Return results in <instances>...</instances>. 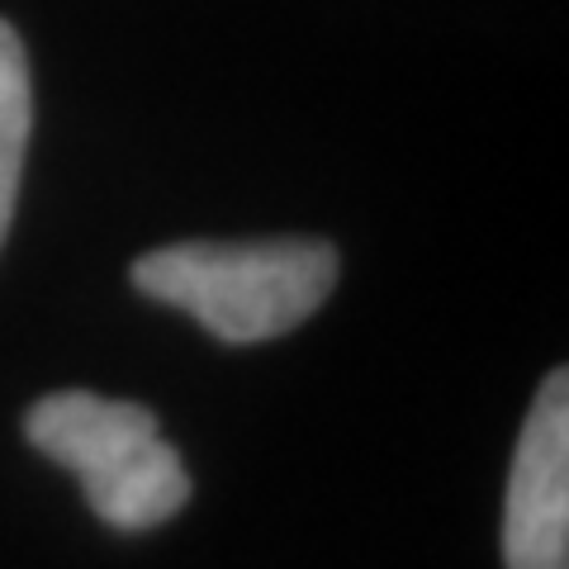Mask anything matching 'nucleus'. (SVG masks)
<instances>
[{"instance_id": "obj_1", "label": "nucleus", "mask_w": 569, "mask_h": 569, "mask_svg": "<svg viewBox=\"0 0 569 569\" xmlns=\"http://www.w3.org/2000/svg\"><path fill=\"white\" fill-rule=\"evenodd\" d=\"M133 284L157 305L190 313L228 347L271 342L323 309L337 284L328 242H176L133 261Z\"/></svg>"}, {"instance_id": "obj_2", "label": "nucleus", "mask_w": 569, "mask_h": 569, "mask_svg": "<svg viewBox=\"0 0 569 569\" xmlns=\"http://www.w3.org/2000/svg\"><path fill=\"white\" fill-rule=\"evenodd\" d=\"M24 437L52 466L77 475L91 512L114 531H152L190 498V475L152 408L58 389L24 413Z\"/></svg>"}, {"instance_id": "obj_3", "label": "nucleus", "mask_w": 569, "mask_h": 569, "mask_svg": "<svg viewBox=\"0 0 569 569\" xmlns=\"http://www.w3.org/2000/svg\"><path fill=\"white\" fill-rule=\"evenodd\" d=\"M508 569H569V376L550 370L531 399L503 503Z\"/></svg>"}, {"instance_id": "obj_4", "label": "nucleus", "mask_w": 569, "mask_h": 569, "mask_svg": "<svg viewBox=\"0 0 569 569\" xmlns=\"http://www.w3.org/2000/svg\"><path fill=\"white\" fill-rule=\"evenodd\" d=\"M29 62L24 43L6 20H0V247H6L14 200H20V176H24V148H29Z\"/></svg>"}]
</instances>
